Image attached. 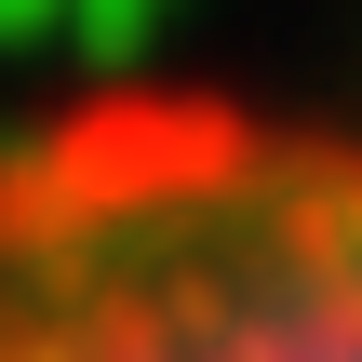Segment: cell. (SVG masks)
<instances>
[{
    "instance_id": "obj_1",
    "label": "cell",
    "mask_w": 362,
    "mask_h": 362,
    "mask_svg": "<svg viewBox=\"0 0 362 362\" xmlns=\"http://www.w3.org/2000/svg\"><path fill=\"white\" fill-rule=\"evenodd\" d=\"M0 362H362V134L242 94H94L0 148Z\"/></svg>"
}]
</instances>
